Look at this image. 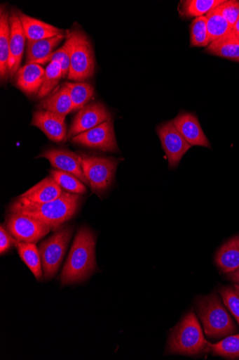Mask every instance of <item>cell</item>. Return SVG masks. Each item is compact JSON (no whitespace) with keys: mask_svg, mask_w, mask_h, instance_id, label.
Returning a JSON list of instances; mask_svg holds the SVG:
<instances>
[{"mask_svg":"<svg viewBox=\"0 0 239 360\" xmlns=\"http://www.w3.org/2000/svg\"><path fill=\"white\" fill-rule=\"evenodd\" d=\"M95 236L90 229L81 227L61 274L62 285L81 282L95 271Z\"/></svg>","mask_w":239,"mask_h":360,"instance_id":"cell-1","label":"cell"},{"mask_svg":"<svg viewBox=\"0 0 239 360\" xmlns=\"http://www.w3.org/2000/svg\"><path fill=\"white\" fill-rule=\"evenodd\" d=\"M81 195L63 191L59 198L50 202L37 205H20L13 203L11 213L25 214L41 221L56 230L76 214Z\"/></svg>","mask_w":239,"mask_h":360,"instance_id":"cell-2","label":"cell"},{"mask_svg":"<svg viewBox=\"0 0 239 360\" xmlns=\"http://www.w3.org/2000/svg\"><path fill=\"white\" fill-rule=\"evenodd\" d=\"M196 310L207 337L220 338L235 332L236 326L217 294L198 297Z\"/></svg>","mask_w":239,"mask_h":360,"instance_id":"cell-3","label":"cell"},{"mask_svg":"<svg viewBox=\"0 0 239 360\" xmlns=\"http://www.w3.org/2000/svg\"><path fill=\"white\" fill-rule=\"evenodd\" d=\"M207 344L195 314L189 311L170 334L167 353L196 355L206 349Z\"/></svg>","mask_w":239,"mask_h":360,"instance_id":"cell-4","label":"cell"},{"mask_svg":"<svg viewBox=\"0 0 239 360\" xmlns=\"http://www.w3.org/2000/svg\"><path fill=\"white\" fill-rule=\"evenodd\" d=\"M81 166L92 191L104 193L113 184L118 160L113 158L81 155Z\"/></svg>","mask_w":239,"mask_h":360,"instance_id":"cell-5","label":"cell"},{"mask_svg":"<svg viewBox=\"0 0 239 360\" xmlns=\"http://www.w3.org/2000/svg\"><path fill=\"white\" fill-rule=\"evenodd\" d=\"M74 232L73 226L61 228L40 245L44 278L46 280L52 278L58 272Z\"/></svg>","mask_w":239,"mask_h":360,"instance_id":"cell-6","label":"cell"},{"mask_svg":"<svg viewBox=\"0 0 239 360\" xmlns=\"http://www.w3.org/2000/svg\"><path fill=\"white\" fill-rule=\"evenodd\" d=\"M71 35L74 44L67 77L71 80L84 81L94 75V52L89 39L83 30H75Z\"/></svg>","mask_w":239,"mask_h":360,"instance_id":"cell-7","label":"cell"},{"mask_svg":"<svg viewBox=\"0 0 239 360\" xmlns=\"http://www.w3.org/2000/svg\"><path fill=\"white\" fill-rule=\"evenodd\" d=\"M8 231L18 241L36 243L52 229L35 218L18 213H11L6 219Z\"/></svg>","mask_w":239,"mask_h":360,"instance_id":"cell-8","label":"cell"},{"mask_svg":"<svg viewBox=\"0 0 239 360\" xmlns=\"http://www.w3.org/2000/svg\"><path fill=\"white\" fill-rule=\"evenodd\" d=\"M157 134L168 158L169 168H177L184 155L192 146L179 132L172 121L158 125Z\"/></svg>","mask_w":239,"mask_h":360,"instance_id":"cell-9","label":"cell"},{"mask_svg":"<svg viewBox=\"0 0 239 360\" xmlns=\"http://www.w3.org/2000/svg\"><path fill=\"white\" fill-rule=\"evenodd\" d=\"M74 143L105 152L119 151L113 120L102 123L72 139Z\"/></svg>","mask_w":239,"mask_h":360,"instance_id":"cell-10","label":"cell"},{"mask_svg":"<svg viewBox=\"0 0 239 360\" xmlns=\"http://www.w3.org/2000/svg\"><path fill=\"white\" fill-rule=\"evenodd\" d=\"M112 120L109 110L100 103L89 104L79 110L68 131L67 139L86 132L102 123Z\"/></svg>","mask_w":239,"mask_h":360,"instance_id":"cell-11","label":"cell"},{"mask_svg":"<svg viewBox=\"0 0 239 360\" xmlns=\"http://www.w3.org/2000/svg\"><path fill=\"white\" fill-rule=\"evenodd\" d=\"M39 158L48 159L53 168L73 174L90 186L81 166L80 155L67 150L53 148L43 152Z\"/></svg>","mask_w":239,"mask_h":360,"instance_id":"cell-12","label":"cell"},{"mask_svg":"<svg viewBox=\"0 0 239 360\" xmlns=\"http://www.w3.org/2000/svg\"><path fill=\"white\" fill-rule=\"evenodd\" d=\"M63 190L53 176L47 177L19 196L15 203L20 205H37L57 200Z\"/></svg>","mask_w":239,"mask_h":360,"instance_id":"cell-13","label":"cell"},{"mask_svg":"<svg viewBox=\"0 0 239 360\" xmlns=\"http://www.w3.org/2000/svg\"><path fill=\"white\" fill-rule=\"evenodd\" d=\"M64 118L65 117L41 110L34 112L31 124L41 129L51 141L61 143L67 139Z\"/></svg>","mask_w":239,"mask_h":360,"instance_id":"cell-14","label":"cell"},{"mask_svg":"<svg viewBox=\"0 0 239 360\" xmlns=\"http://www.w3.org/2000/svg\"><path fill=\"white\" fill-rule=\"evenodd\" d=\"M172 122L191 146L212 148L209 139L203 133L198 117L194 114L187 112H180Z\"/></svg>","mask_w":239,"mask_h":360,"instance_id":"cell-15","label":"cell"},{"mask_svg":"<svg viewBox=\"0 0 239 360\" xmlns=\"http://www.w3.org/2000/svg\"><path fill=\"white\" fill-rule=\"evenodd\" d=\"M11 44L9 76H13L19 70L22 58L26 36L18 12L13 11L10 15Z\"/></svg>","mask_w":239,"mask_h":360,"instance_id":"cell-16","label":"cell"},{"mask_svg":"<svg viewBox=\"0 0 239 360\" xmlns=\"http://www.w3.org/2000/svg\"><path fill=\"white\" fill-rule=\"evenodd\" d=\"M45 73L46 70L41 64L26 63L16 73V86L27 95L38 94L42 86Z\"/></svg>","mask_w":239,"mask_h":360,"instance_id":"cell-17","label":"cell"},{"mask_svg":"<svg viewBox=\"0 0 239 360\" xmlns=\"http://www.w3.org/2000/svg\"><path fill=\"white\" fill-rule=\"evenodd\" d=\"M26 38L28 41H36L64 34V30L30 17L21 11L18 12Z\"/></svg>","mask_w":239,"mask_h":360,"instance_id":"cell-18","label":"cell"},{"mask_svg":"<svg viewBox=\"0 0 239 360\" xmlns=\"http://www.w3.org/2000/svg\"><path fill=\"white\" fill-rule=\"evenodd\" d=\"M10 44V15L2 7L0 12V77L2 79H6L9 76Z\"/></svg>","mask_w":239,"mask_h":360,"instance_id":"cell-19","label":"cell"},{"mask_svg":"<svg viewBox=\"0 0 239 360\" xmlns=\"http://www.w3.org/2000/svg\"><path fill=\"white\" fill-rule=\"evenodd\" d=\"M216 264L223 273L229 274L239 268V235L225 243L218 250Z\"/></svg>","mask_w":239,"mask_h":360,"instance_id":"cell-20","label":"cell"},{"mask_svg":"<svg viewBox=\"0 0 239 360\" xmlns=\"http://www.w3.org/2000/svg\"><path fill=\"white\" fill-rule=\"evenodd\" d=\"M39 108L65 117L74 110L69 91L63 85L48 96L39 105Z\"/></svg>","mask_w":239,"mask_h":360,"instance_id":"cell-21","label":"cell"},{"mask_svg":"<svg viewBox=\"0 0 239 360\" xmlns=\"http://www.w3.org/2000/svg\"><path fill=\"white\" fill-rule=\"evenodd\" d=\"M205 52L239 62V37L232 30L227 35L211 43Z\"/></svg>","mask_w":239,"mask_h":360,"instance_id":"cell-22","label":"cell"},{"mask_svg":"<svg viewBox=\"0 0 239 360\" xmlns=\"http://www.w3.org/2000/svg\"><path fill=\"white\" fill-rule=\"evenodd\" d=\"M64 38L61 34L53 38L46 39L36 41H28L27 49V63H40L43 59L49 56L54 49Z\"/></svg>","mask_w":239,"mask_h":360,"instance_id":"cell-23","label":"cell"},{"mask_svg":"<svg viewBox=\"0 0 239 360\" xmlns=\"http://www.w3.org/2000/svg\"><path fill=\"white\" fill-rule=\"evenodd\" d=\"M17 247L18 253L24 263L38 281H41L43 270L40 251L36 245L35 243L18 242Z\"/></svg>","mask_w":239,"mask_h":360,"instance_id":"cell-24","label":"cell"},{"mask_svg":"<svg viewBox=\"0 0 239 360\" xmlns=\"http://www.w3.org/2000/svg\"><path fill=\"white\" fill-rule=\"evenodd\" d=\"M224 1L225 0H186L181 2V15L188 18L206 16Z\"/></svg>","mask_w":239,"mask_h":360,"instance_id":"cell-25","label":"cell"},{"mask_svg":"<svg viewBox=\"0 0 239 360\" xmlns=\"http://www.w3.org/2000/svg\"><path fill=\"white\" fill-rule=\"evenodd\" d=\"M210 44L227 35L233 28L216 8L206 15Z\"/></svg>","mask_w":239,"mask_h":360,"instance_id":"cell-26","label":"cell"},{"mask_svg":"<svg viewBox=\"0 0 239 360\" xmlns=\"http://www.w3.org/2000/svg\"><path fill=\"white\" fill-rule=\"evenodd\" d=\"M69 91L74 110H81L90 101L94 87L86 82H65L62 84Z\"/></svg>","mask_w":239,"mask_h":360,"instance_id":"cell-27","label":"cell"},{"mask_svg":"<svg viewBox=\"0 0 239 360\" xmlns=\"http://www.w3.org/2000/svg\"><path fill=\"white\" fill-rule=\"evenodd\" d=\"M73 44V37L71 34H70L67 41L60 49L54 51L49 56L43 59L39 64H45L54 60L58 61L61 65L62 78L67 77L70 70Z\"/></svg>","mask_w":239,"mask_h":360,"instance_id":"cell-28","label":"cell"},{"mask_svg":"<svg viewBox=\"0 0 239 360\" xmlns=\"http://www.w3.org/2000/svg\"><path fill=\"white\" fill-rule=\"evenodd\" d=\"M50 173L65 191L79 195L86 193L87 188L84 183L73 174L57 169L51 170Z\"/></svg>","mask_w":239,"mask_h":360,"instance_id":"cell-29","label":"cell"},{"mask_svg":"<svg viewBox=\"0 0 239 360\" xmlns=\"http://www.w3.org/2000/svg\"><path fill=\"white\" fill-rule=\"evenodd\" d=\"M191 47H208L210 44L206 16L195 18L190 26Z\"/></svg>","mask_w":239,"mask_h":360,"instance_id":"cell-30","label":"cell"},{"mask_svg":"<svg viewBox=\"0 0 239 360\" xmlns=\"http://www.w3.org/2000/svg\"><path fill=\"white\" fill-rule=\"evenodd\" d=\"M62 77L61 65L58 61H51L47 65L44 80L38 93L39 98L47 96L56 86Z\"/></svg>","mask_w":239,"mask_h":360,"instance_id":"cell-31","label":"cell"},{"mask_svg":"<svg viewBox=\"0 0 239 360\" xmlns=\"http://www.w3.org/2000/svg\"><path fill=\"white\" fill-rule=\"evenodd\" d=\"M207 346L212 352L226 358H239V335L226 338L217 344L208 343Z\"/></svg>","mask_w":239,"mask_h":360,"instance_id":"cell-32","label":"cell"},{"mask_svg":"<svg viewBox=\"0 0 239 360\" xmlns=\"http://www.w3.org/2000/svg\"><path fill=\"white\" fill-rule=\"evenodd\" d=\"M219 292L225 306L234 316L239 324V297L235 289L232 287H221Z\"/></svg>","mask_w":239,"mask_h":360,"instance_id":"cell-33","label":"cell"},{"mask_svg":"<svg viewBox=\"0 0 239 360\" xmlns=\"http://www.w3.org/2000/svg\"><path fill=\"white\" fill-rule=\"evenodd\" d=\"M217 8L233 28L239 18V1H237V0H228V1H224Z\"/></svg>","mask_w":239,"mask_h":360,"instance_id":"cell-34","label":"cell"},{"mask_svg":"<svg viewBox=\"0 0 239 360\" xmlns=\"http://www.w3.org/2000/svg\"><path fill=\"white\" fill-rule=\"evenodd\" d=\"M18 241L6 229L1 225L0 227V253L4 255Z\"/></svg>","mask_w":239,"mask_h":360,"instance_id":"cell-35","label":"cell"},{"mask_svg":"<svg viewBox=\"0 0 239 360\" xmlns=\"http://www.w3.org/2000/svg\"><path fill=\"white\" fill-rule=\"evenodd\" d=\"M228 278L239 285V268L235 271L228 274Z\"/></svg>","mask_w":239,"mask_h":360,"instance_id":"cell-36","label":"cell"},{"mask_svg":"<svg viewBox=\"0 0 239 360\" xmlns=\"http://www.w3.org/2000/svg\"><path fill=\"white\" fill-rule=\"evenodd\" d=\"M232 30L239 37V18H238L237 21L235 22V25H233Z\"/></svg>","mask_w":239,"mask_h":360,"instance_id":"cell-37","label":"cell"},{"mask_svg":"<svg viewBox=\"0 0 239 360\" xmlns=\"http://www.w3.org/2000/svg\"><path fill=\"white\" fill-rule=\"evenodd\" d=\"M233 288H234V289H235V290L236 293L238 294V296L239 297V285H237V284H235V285H233Z\"/></svg>","mask_w":239,"mask_h":360,"instance_id":"cell-38","label":"cell"}]
</instances>
